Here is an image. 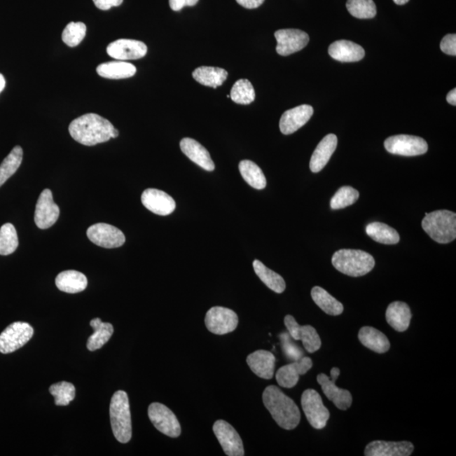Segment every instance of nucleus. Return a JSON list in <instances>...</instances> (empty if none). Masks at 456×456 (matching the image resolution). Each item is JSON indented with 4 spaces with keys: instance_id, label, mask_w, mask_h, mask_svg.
I'll return each mask as SVG.
<instances>
[{
    "instance_id": "1",
    "label": "nucleus",
    "mask_w": 456,
    "mask_h": 456,
    "mask_svg": "<svg viewBox=\"0 0 456 456\" xmlns=\"http://www.w3.org/2000/svg\"><path fill=\"white\" fill-rule=\"evenodd\" d=\"M114 129L108 119L96 113L82 115L73 120L69 127L71 137L86 146L109 141L113 138Z\"/></svg>"
},
{
    "instance_id": "2",
    "label": "nucleus",
    "mask_w": 456,
    "mask_h": 456,
    "mask_svg": "<svg viewBox=\"0 0 456 456\" xmlns=\"http://www.w3.org/2000/svg\"><path fill=\"white\" fill-rule=\"evenodd\" d=\"M262 398L266 409L281 428L286 430L297 428L301 419L298 406L277 386L270 385L266 387Z\"/></svg>"
},
{
    "instance_id": "3",
    "label": "nucleus",
    "mask_w": 456,
    "mask_h": 456,
    "mask_svg": "<svg viewBox=\"0 0 456 456\" xmlns=\"http://www.w3.org/2000/svg\"><path fill=\"white\" fill-rule=\"evenodd\" d=\"M331 262L340 272L352 277L365 276L375 265V258L371 254L359 249L338 250L333 254Z\"/></svg>"
},
{
    "instance_id": "4",
    "label": "nucleus",
    "mask_w": 456,
    "mask_h": 456,
    "mask_svg": "<svg viewBox=\"0 0 456 456\" xmlns=\"http://www.w3.org/2000/svg\"><path fill=\"white\" fill-rule=\"evenodd\" d=\"M110 422L114 437L126 443L132 437V422L128 394L123 390L115 392L110 404Z\"/></svg>"
},
{
    "instance_id": "5",
    "label": "nucleus",
    "mask_w": 456,
    "mask_h": 456,
    "mask_svg": "<svg viewBox=\"0 0 456 456\" xmlns=\"http://www.w3.org/2000/svg\"><path fill=\"white\" fill-rule=\"evenodd\" d=\"M422 227L435 242L449 244L456 238V214L446 209L427 213Z\"/></svg>"
},
{
    "instance_id": "6",
    "label": "nucleus",
    "mask_w": 456,
    "mask_h": 456,
    "mask_svg": "<svg viewBox=\"0 0 456 456\" xmlns=\"http://www.w3.org/2000/svg\"><path fill=\"white\" fill-rule=\"evenodd\" d=\"M302 408L310 424L315 429L326 428L330 412L324 406L320 394L315 389H306L302 394Z\"/></svg>"
},
{
    "instance_id": "7",
    "label": "nucleus",
    "mask_w": 456,
    "mask_h": 456,
    "mask_svg": "<svg viewBox=\"0 0 456 456\" xmlns=\"http://www.w3.org/2000/svg\"><path fill=\"white\" fill-rule=\"evenodd\" d=\"M34 328L25 322L10 324L0 334V352L4 354L14 352L22 348L34 336Z\"/></svg>"
},
{
    "instance_id": "8",
    "label": "nucleus",
    "mask_w": 456,
    "mask_h": 456,
    "mask_svg": "<svg viewBox=\"0 0 456 456\" xmlns=\"http://www.w3.org/2000/svg\"><path fill=\"white\" fill-rule=\"evenodd\" d=\"M385 149L394 155L415 157L428 151V143L421 137L413 135L399 134L389 137L385 141Z\"/></svg>"
},
{
    "instance_id": "9",
    "label": "nucleus",
    "mask_w": 456,
    "mask_h": 456,
    "mask_svg": "<svg viewBox=\"0 0 456 456\" xmlns=\"http://www.w3.org/2000/svg\"><path fill=\"white\" fill-rule=\"evenodd\" d=\"M148 416L159 432L170 438L180 436V423L175 414L167 406L154 402L148 408Z\"/></svg>"
},
{
    "instance_id": "10",
    "label": "nucleus",
    "mask_w": 456,
    "mask_h": 456,
    "mask_svg": "<svg viewBox=\"0 0 456 456\" xmlns=\"http://www.w3.org/2000/svg\"><path fill=\"white\" fill-rule=\"evenodd\" d=\"M205 326L216 335H226L236 330L238 317L228 308L216 306L209 310L205 319Z\"/></svg>"
},
{
    "instance_id": "11",
    "label": "nucleus",
    "mask_w": 456,
    "mask_h": 456,
    "mask_svg": "<svg viewBox=\"0 0 456 456\" xmlns=\"http://www.w3.org/2000/svg\"><path fill=\"white\" fill-rule=\"evenodd\" d=\"M340 373L338 368H333L331 371V378L324 373H319L317 376V381L322 385L323 392L328 399L332 401L338 409L346 410L352 406V396L350 392L340 389L336 385V381L338 380Z\"/></svg>"
},
{
    "instance_id": "12",
    "label": "nucleus",
    "mask_w": 456,
    "mask_h": 456,
    "mask_svg": "<svg viewBox=\"0 0 456 456\" xmlns=\"http://www.w3.org/2000/svg\"><path fill=\"white\" fill-rule=\"evenodd\" d=\"M86 234L93 244L105 249L121 247L125 242V236L121 230L106 223L90 226Z\"/></svg>"
},
{
    "instance_id": "13",
    "label": "nucleus",
    "mask_w": 456,
    "mask_h": 456,
    "mask_svg": "<svg viewBox=\"0 0 456 456\" xmlns=\"http://www.w3.org/2000/svg\"><path fill=\"white\" fill-rule=\"evenodd\" d=\"M213 432L219 439L225 454L228 456H244V443L240 434L228 422L219 420L213 425Z\"/></svg>"
},
{
    "instance_id": "14",
    "label": "nucleus",
    "mask_w": 456,
    "mask_h": 456,
    "mask_svg": "<svg viewBox=\"0 0 456 456\" xmlns=\"http://www.w3.org/2000/svg\"><path fill=\"white\" fill-rule=\"evenodd\" d=\"M277 52L282 56H289L302 50L310 42V36L298 29H282L275 32Z\"/></svg>"
},
{
    "instance_id": "15",
    "label": "nucleus",
    "mask_w": 456,
    "mask_h": 456,
    "mask_svg": "<svg viewBox=\"0 0 456 456\" xmlns=\"http://www.w3.org/2000/svg\"><path fill=\"white\" fill-rule=\"evenodd\" d=\"M60 207L55 203L50 190H44L36 205L35 223L40 229H48L55 225L60 217Z\"/></svg>"
},
{
    "instance_id": "16",
    "label": "nucleus",
    "mask_w": 456,
    "mask_h": 456,
    "mask_svg": "<svg viewBox=\"0 0 456 456\" xmlns=\"http://www.w3.org/2000/svg\"><path fill=\"white\" fill-rule=\"evenodd\" d=\"M110 57L120 61L141 59L147 53V46L141 41L118 39L106 48Z\"/></svg>"
},
{
    "instance_id": "17",
    "label": "nucleus",
    "mask_w": 456,
    "mask_h": 456,
    "mask_svg": "<svg viewBox=\"0 0 456 456\" xmlns=\"http://www.w3.org/2000/svg\"><path fill=\"white\" fill-rule=\"evenodd\" d=\"M141 202L147 209L159 216L170 215L176 209L174 200L167 193L156 188H147L144 191Z\"/></svg>"
},
{
    "instance_id": "18",
    "label": "nucleus",
    "mask_w": 456,
    "mask_h": 456,
    "mask_svg": "<svg viewBox=\"0 0 456 456\" xmlns=\"http://www.w3.org/2000/svg\"><path fill=\"white\" fill-rule=\"evenodd\" d=\"M313 367V361L309 357L285 365L278 369L276 378L279 385L284 388H293L298 384L299 376L307 373Z\"/></svg>"
},
{
    "instance_id": "19",
    "label": "nucleus",
    "mask_w": 456,
    "mask_h": 456,
    "mask_svg": "<svg viewBox=\"0 0 456 456\" xmlns=\"http://www.w3.org/2000/svg\"><path fill=\"white\" fill-rule=\"evenodd\" d=\"M314 109L310 105H301L286 111L280 120L281 132L291 134L309 122L313 116Z\"/></svg>"
},
{
    "instance_id": "20",
    "label": "nucleus",
    "mask_w": 456,
    "mask_h": 456,
    "mask_svg": "<svg viewBox=\"0 0 456 456\" xmlns=\"http://www.w3.org/2000/svg\"><path fill=\"white\" fill-rule=\"evenodd\" d=\"M414 445L408 441L388 442L375 441L365 448L366 456H409L413 454Z\"/></svg>"
},
{
    "instance_id": "21",
    "label": "nucleus",
    "mask_w": 456,
    "mask_h": 456,
    "mask_svg": "<svg viewBox=\"0 0 456 456\" xmlns=\"http://www.w3.org/2000/svg\"><path fill=\"white\" fill-rule=\"evenodd\" d=\"M180 148L188 158L203 170L209 172L215 170V163H213L209 151L194 139L184 138L180 141Z\"/></svg>"
},
{
    "instance_id": "22",
    "label": "nucleus",
    "mask_w": 456,
    "mask_h": 456,
    "mask_svg": "<svg viewBox=\"0 0 456 456\" xmlns=\"http://www.w3.org/2000/svg\"><path fill=\"white\" fill-rule=\"evenodd\" d=\"M247 364L254 373L261 379L271 380L274 376L276 367V357L272 352L258 350L249 354Z\"/></svg>"
},
{
    "instance_id": "23",
    "label": "nucleus",
    "mask_w": 456,
    "mask_h": 456,
    "mask_svg": "<svg viewBox=\"0 0 456 456\" xmlns=\"http://www.w3.org/2000/svg\"><path fill=\"white\" fill-rule=\"evenodd\" d=\"M329 55L340 62H357L364 59L365 51L360 45L347 40L336 41L329 47Z\"/></svg>"
},
{
    "instance_id": "24",
    "label": "nucleus",
    "mask_w": 456,
    "mask_h": 456,
    "mask_svg": "<svg viewBox=\"0 0 456 456\" xmlns=\"http://www.w3.org/2000/svg\"><path fill=\"white\" fill-rule=\"evenodd\" d=\"M336 146H338V137L336 134H327L326 137L323 138L312 155L310 163V170L313 172L322 171L330 161Z\"/></svg>"
},
{
    "instance_id": "25",
    "label": "nucleus",
    "mask_w": 456,
    "mask_h": 456,
    "mask_svg": "<svg viewBox=\"0 0 456 456\" xmlns=\"http://www.w3.org/2000/svg\"><path fill=\"white\" fill-rule=\"evenodd\" d=\"M412 312L410 307L403 302H394L386 310L385 318L394 331L404 332L409 328Z\"/></svg>"
},
{
    "instance_id": "26",
    "label": "nucleus",
    "mask_w": 456,
    "mask_h": 456,
    "mask_svg": "<svg viewBox=\"0 0 456 456\" xmlns=\"http://www.w3.org/2000/svg\"><path fill=\"white\" fill-rule=\"evenodd\" d=\"M56 286L60 291L67 293H78L83 291L88 286V278L83 273L77 270H65L57 275Z\"/></svg>"
},
{
    "instance_id": "27",
    "label": "nucleus",
    "mask_w": 456,
    "mask_h": 456,
    "mask_svg": "<svg viewBox=\"0 0 456 456\" xmlns=\"http://www.w3.org/2000/svg\"><path fill=\"white\" fill-rule=\"evenodd\" d=\"M360 343L365 347L377 353H385L389 350L390 343L383 333L371 326L361 328L359 333Z\"/></svg>"
},
{
    "instance_id": "28",
    "label": "nucleus",
    "mask_w": 456,
    "mask_h": 456,
    "mask_svg": "<svg viewBox=\"0 0 456 456\" xmlns=\"http://www.w3.org/2000/svg\"><path fill=\"white\" fill-rule=\"evenodd\" d=\"M97 72L98 75L106 79H126L135 75L137 68L132 64L118 60L101 64L97 68Z\"/></svg>"
},
{
    "instance_id": "29",
    "label": "nucleus",
    "mask_w": 456,
    "mask_h": 456,
    "mask_svg": "<svg viewBox=\"0 0 456 456\" xmlns=\"http://www.w3.org/2000/svg\"><path fill=\"white\" fill-rule=\"evenodd\" d=\"M90 324L94 329V333L90 336L86 346L89 351L93 352L104 347L112 338L113 327L110 323L102 322L99 318L92 319Z\"/></svg>"
},
{
    "instance_id": "30",
    "label": "nucleus",
    "mask_w": 456,
    "mask_h": 456,
    "mask_svg": "<svg viewBox=\"0 0 456 456\" xmlns=\"http://www.w3.org/2000/svg\"><path fill=\"white\" fill-rule=\"evenodd\" d=\"M228 73L224 69L201 67L195 69L193 77L200 84L216 88L228 79Z\"/></svg>"
},
{
    "instance_id": "31",
    "label": "nucleus",
    "mask_w": 456,
    "mask_h": 456,
    "mask_svg": "<svg viewBox=\"0 0 456 456\" xmlns=\"http://www.w3.org/2000/svg\"><path fill=\"white\" fill-rule=\"evenodd\" d=\"M312 298L314 302L322 309L324 313L338 316L343 313L344 307L342 303L336 300L320 286H315L311 291Z\"/></svg>"
},
{
    "instance_id": "32",
    "label": "nucleus",
    "mask_w": 456,
    "mask_h": 456,
    "mask_svg": "<svg viewBox=\"0 0 456 456\" xmlns=\"http://www.w3.org/2000/svg\"><path fill=\"white\" fill-rule=\"evenodd\" d=\"M253 266L254 272L270 290L277 293H282L285 291L286 282L280 275L271 270L258 260L253 262Z\"/></svg>"
},
{
    "instance_id": "33",
    "label": "nucleus",
    "mask_w": 456,
    "mask_h": 456,
    "mask_svg": "<svg viewBox=\"0 0 456 456\" xmlns=\"http://www.w3.org/2000/svg\"><path fill=\"white\" fill-rule=\"evenodd\" d=\"M240 174L250 186L256 190H264L266 187V179L261 168L249 160H244L240 163Z\"/></svg>"
},
{
    "instance_id": "34",
    "label": "nucleus",
    "mask_w": 456,
    "mask_h": 456,
    "mask_svg": "<svg viewBox=\"0 0 456 456\" xmlns=\"http://www.w3.org/2000/svg\"><path fill=\"white\" fill-rule=\"evenodd\" d=\"M366 233L372 240L380 244H396L400 241V235L396 230L378 221L369 223L366 227Z\"/></svg>"
},
{
    "instance_id": "35",
    "label": "nucleus",
    "mask_w": 456,
    "mask_h": 456,
    "mask_svg": "<svg viewBox=\"0 0 456 456\" xmlns=\"http://www.w3.org/2000/svg\"><path fill=\"white\" fill-rule=\"evenodd\" d=\"M22 159V148L19 146H15L11 153L0 164V187L19 170Z\"/></svg>"
},
{
    "instance_id": "36",
    "label": "nucleus",
    "mask_w": 456,
    "mask_h": 456,
    "mask_svg": "<svg viewBox=\"0 0 456 456\" xmlns=\"http://www.w3.org/2000/svg\"><path fill=\"white\" fill-rule=\"evenodd\" d=\"M230 98L237 104L248 105L256 99V90L249 80H238L233 86Z\"/></svg>"
},
{
    "instance_id": "37",
    "label": "nucleus",
    "mask_w": 456,
    "mask_h": 456,
    "mask_svg": "<svg viewBox=\"0 0 456 456\" xmlns=\"http://www.w3.org/2000/svg\"><path fill=\"white\" fill-rule=\"evenodd\" d=\"M18 232L13 224L6 223L0 228V256H10L18 248Z\"/></svg>"
},
{
    "instance_id": "38",
    "label": "nucleus",
    "mask_w": 456,
    "mask_h": 456,
    "mask_svg": "<svg viewBox=\"0 0 456 456\" xmlns=\"http://www.w3.org/2000/svg\"><path fill=\"white\" fill-rule=\"evenodd\" d=\"M349 13L359 19H372L377 14V8L373 0H347Z\"/></svg>"
},
{
    "instance_id": "39",
    "label": "nucleus",
    "mask_w": 456,
    "mask_h": 456,
    "mask_svg": "<svg viewBox=\"0 0 456 456\" xmlns=\"http://www.w3.org/2000/svg\"><path fill=\"white\" fill-rule=\"evenodd\" d=\"M49 392L55 397L57 406H68L76 397L75 386L69 382L53 384L49 388Z\"/></svg>"
},
{
    "instance_id": "40",
    "label": "nucleus",
    "mask_w": 456,
    "mask_h": 456,
    "mask_svg": "<svg viewBox=\"0 0 456 456\" xmlns=\"http://www.w3.org/2000/svg\"><path fill=\"white\" fill-rule=\"evenodd\" d=\"M359 198V192L350 186H343L336 193L331 200V207L339 209L350 207Z\"/></svg>"
},
{
    "instance_id": "41",
    "label": "nucleus",
    "mask_w": 456,
    "mask_h": 456,
    "mask_svg": "<svg viewBox=\"0 0 456 456\" xmlns=\"http://www.w3.org/2000/svg\"><path fill=\"white\" fill-rule=\"evenodd\" d=\"M86 26L82 22H71L64 28L62 34L63 42L69 47H76L85 39Z\"/></svg>"
},
{
    "instance_id": "42",
    "label": "nucleus",
    "mask_w": 456,
    "mask_h": 456,
    "mask_svg": "<svg viewBox=\"0 0 456 456\" xmlns=\"http://www.w3.org/2000/svg\"><path fill=\"white\" fill-rule=\"evenodd\" d=\"M299 340H302L303 347L308 352L314 353L322 347V340L313 326H301Z\"/></svg>"
},
{
    "instance_id": "43",
    "label": "nucleus",
    "mask_w": 456,
    "mask_h": 456,
    "mask_svg": "<svg viewBox=\"0 0 456 456\" xmlns=\"http://www.w3.org/2000/svg\"><path fill=\"white\" fill-rule=\"evenodd\" d=\"M279 336H280L283 353L287 359L295 361L304 357L302 349L293 342L289 333H282Z\"/></svg>"
},
{
    "instance_id": "44",
    "label": "nucleus",
    "mask_w": 456,
    "mask_h": 456,
    "mask_svg": "<svg viewBox=\"0 0 456 456\" xmlns=\"http://www.w3.org/2000/svg\"><path fill=\"white\" fill-rule=\"evenodd\" d=\"M441 48L448 55H456V35L448 34L441 41Z\"/></svg>"
},
{
    "instance_id": "45",
    "label": "nucleus",
    "mask_w": 456,
    "mask_h": 456,
    "mask_svg": "<svg viewBox=\"0 0 456 456\" xmlns=\"http://www.w3.org/2000/svg\"><path fill=\"white\" fill-rule=\"evenodd\" d=\"M285 326L289 331L291 338L295 340L300 339V331H301V326L298 324L293 316L286 315L284 319Z\"/></svg>"
},
{
    "instance_id": "46",
    "label": "nucleus",
    "mask_w": 456,
    "mask_h": 456,
    "mask_svg": "<svg viewBox=\"0 0 456 456\" xmlns=\"http://www.w3.org/2000/svg\"><path fill=\"white\" fill-rule=\"evenodd\" d=\"M123 1L124 0H93L97 8L102 11H109L112 7L121 6Z\"/></svg>"
},
{
    "instance_id": "47",
    "label": "nucleus",
    "mask_w": 456,
    "mask_h": 456,
    "mask_svg": "<svg viewBox=\"0 0 456 456\" xmlns=\"http://www.w3.org/2000/svg\"><path fill=\"white\" fill-rule=\"evenodd\" d=\"M199 0H170V6L172 11H179L186 6H195Z\"/></svg>"
},
{
    "instance_id": "48",
    "label": "nucleus",
    "mask_w": 456,
    "mask_h": 456,
    "mask_svg": "<svg viewBox=\"0 0 456 456\" xmlns=\"http://www.w3.org/2000/svg\"><path fill=\"white\" fill-rule=\"evenodd\" d=\"M238 5L246 8V9L252 10L260 7L265 0H236Z\"/></svg>"
},
{
    "instance_id": "49",
    "label": "nucleus",
    "mask_w": 456,
    "mask_h": 456,
    "mask_svg": "<svg viewBox=\"0 0 456 456\" xmlns=\"http://www.w3.org/2000/svg\"><path fill=\"white\" fill-rule=\"evenodd\" d=\"M446 99L450 104L453 106L456 105V90L455 89L450 90V92L448 93Z\"/></svg>"
},
{
    "instance_id": "50",
    "label": "nucleus",
    "mask_w": 456,
    "mask_h": 456,
    "mask_svg": "<svg viewBox=\"0 0 456 456\" xmlns=\"http://www.w3.org/2000/svg\"><path fill=\"white\" fill-rule=\"evenodd\" d=\"M6 88V79L5 77L2 75V74H0V92H2L4 89Z\"/></svg>"
},
{
    "instance_id": "51",
    "label": "nucleus",
    "mask_w": 456,
    "mask_h": 456,
    "mask_svg": "<svg viewBox=\"0 0 456 456\" xmlns=\"http://www.w3.org/2000/svg\"><path fill=\"white\" fill-rule=\"evenodd\" d=\"M393 1L398 6H403L406 5V3H408L409 0H393Z\"/></svg>"
}]
</instances>
